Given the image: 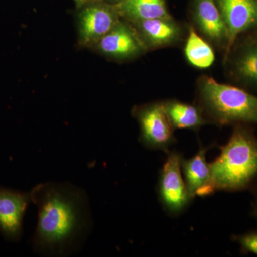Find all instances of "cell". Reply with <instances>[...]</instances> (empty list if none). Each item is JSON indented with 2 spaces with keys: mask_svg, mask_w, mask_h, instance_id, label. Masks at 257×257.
Instances as JSON below:
<instances>
[{
  "mask_svg": "<svg viewBox=\"0 0 257 257\" xmlns=\"http://www.w3.org/2000/svg\"><path fill=\"white\" fill-rule=\"evenodd\" d=\"M37 208L34 248L39 255L67 256L78 251L92 227L87 192L69 182H47L31 191Z\"/></svg>",
  "mask_w": 257,
  "mask_h": 257,
  "instance_id": "1",
  "label": "cell"
},
{
  "mask_svg": "<svg viewBox=\"0 0 257 257\" xmlns=\"http://www.w3.org/2000/svg\"><path fill=\"white\" fill-rule=\"evenodd\" d=\"M220 154L209 163L213 192H239L257 182V139L251 130L238 124Z\"/></svg>",
  "mask_w": 257,
  "mask_h": 257,
  "instance_id": "2",
  "label": "cell"
},
{
  "mask_svg": "<svg viewBox=\"0 0 257 257\" xmlns=\"http://www.w3.org/2000/svg\"><path fill=\"white\" fill-rule=\"evenodd\" d=\"M199 104L208 122L219 126L257 124V96L212 77H203L199 81Z\"/></svg>",
  "mask_w": 257,
  "mask_h": 257,
  "instance_id": "3",
  "label": "cell"
},
{
  "mask_svg": "<svg viewBox=\"0 0 257 257\" xmlns=\"http://www.w3.org/2000/svg\"><path fill=\"white\" fill-rule=\"evenodd\" d=\"M167 155L159 175L157 196L165 212L172 217H177L187 210L194 199L189 194L182 175V155L170 150Z\"/></svg>",
  "mask_w": 257,
  "mask_h": 257,
  "instance_id": "4",
  "label": "cell"
},
{
  "mask_svg": "<svg viewBox=\"0 0 257 257\" xmlns=\"http://www.w3.org/2000/svg\"><path fill=\"white\" fill-rule=\"evenodd\" d=\"M134 116L140 125V141L151 150L167 153L176 142L174 130L162 102H155L135 108Z\"/></svg>",
  "mask_w": 257,
  "mask_h": 257,
  "instance_id": "5",
  "label": "cell"
},
{
  "mask_svg": "<svg viewBox=\"0 0 257 257\" xmlns=\"http://www.w3.org/2000/svg\"><path fill=\"white\" fill-rule=\"evenodd\" d=\"M215 1L228 31L226 58L240 34L257 28V0Z\"/></svg>",
  "mask_w": 257,
  "mask_h": 257,
  "instance_id": "6",
  "label": "cell"
},
{
  "mask_svg": "<svg viewBox=\"0 0 257 257\" xmlns=\"http://www.w3.org/2000/svg\"><path fill=\"white\" fill-rule=\"evenodd\" d=\"M116 8L92 5L84 8L79 16V42L86 47L97 42L119 22Z\"/></svg>",
  "mask_w": 257,
  "mask_h": 257,
  "instance_id": "7",
  "label": "cell"
},
{
  "mask_svg": "<svg viewBox=\"0 0 257 257\" xmlns=\"http://www.w3.org/2000/svg\"><path fill=\"white\" fill-rule=\"evenodd\" d=\"M96 46L103 55L118 60L136 57L143 53L147 47L138 32L120 21L97 42Z\"/></svg>",
  "mask_w": 257,
  "mask_h": 257,
  "instance_id": "8",
  "label": "cell"
},
{
  "mask_svg": "<svg viewBox=\"0 0 257 257\" xmlns=\"http://www.w3.org/2000/svg\"><path fill=\"white\" fill-rule=\"evenodd\" d=\"M32 202L31 192L0 189V230L10 239H18L23 231L25 211Z\"/></svg>",
  "mask_w": 257,
  "mask_h": 257,
  "instance_id": "9",
  "label": "cell"
},
{
  "mask_svg": "<svg viewBox=\"0 0 257 257\" xmlns=\"http://www.w3.org/2000/svg\"><path fill=\"white\" fill-rule=\"evenodd\" d=\"M211 147L199 146L192 158L182 157L181 168L184 182L191 197H204L214 194L211 186V170L207 162V154Z\"/></svg>",
  "mask_w": 257,
  "mask_h": 257,
  "instance_id": "10",
  "label": "cell"
},
{
  "mask_svg": "<svg viewBox=\"0 0 257 257\" xmlns=\"http://www.w3.org/2000/svg\"><path fill=\"white\" fill-rule=\"evenodd\" d=\"M194 23L209 41L226 49L228 31L215 0H194Z\"/></svg>",
  "mask_w": 257,
  "mask_h": 257,
  "instance_id": "11",
  "label": "cell"
},
{
  "mask_svg": "<svg viewBox=\"0 0 257 257\" xmlns=\"http://www.w3.org/2000/svg\"><path fill=\"white\" fill-rule=\"evenodd\" d=\"M145 46L157 48L175 43L182 30L172 18H155L133 23Z\"/></svg>",
  "mask_w": 257,
  "mask_h": 257,
  "instance_id": "12",
  "label": "cell"
},
{
  "mask_svg": "<svg viewBox=\"0 0 257 257\" xmlns=\"http://www.w3.org/2000/svg\"><path fill=\"white\" fill-rule=\"evenodd\" d=\"M170 124L174 128L197 131L203 125L207 124L202 109L199 106L170 100L162 102Z\"/></svg>",
  "mask_w": 257,
  "mask_h": 257,
  "instance_id": "13",
  "label": "cell"
},
{
  "mask_svg": "<svg viewBox=\"0 0 257 257\" xmlns=\"http://www.w3.org/2000/svg\"><path fill=\"white\" fill-rule=\"evenodd\" d=\"M119 15L133 23L155 18H172L165 0H121L116 7Z\"/></svg>",
  "mask_w": 257,
  "mask_h": 257,
  "instance_id": "14",
  "label": "cell"
},
{
  "mask_svg": "<svg viewBox=\"0 0 257 257\" xmlns=\"http://www.w3.org/2000/svg\"><path fill=\"white\" fill-rule=\"evenodd\" d=\"M186 58L194 67L206 69L211 67L215 60L212 47L194 30L189 28V35L184 47Z\"/></svg>",
  "mask_w": 257,
  "mask_h": 257,
  "instance_id": "15",
  "label": "cell"
},
{
  "mask_svg": "<svg viewBox=\"0 0 257 257\" xmlns=\"http://www.w3.org/2000/svg\"><path fill=\"white\" fill-rule=\"evenodd\" d=\"M236 78L243 84L257 89V41L243 46L233 63Z\"/></svg>",
  "mask_w": 257,
  "mask_h": 257,
  "instance_id": "16",
  "label": "cell"
},
{
  "mask_svg": "<svg viewBox=\"0 0 257 257\" xmlns=\"http://www.w3.org/2000/svg\"><path fill=\"white\" fill-rule=\"evenodd\" d=\"M234 237L235 241L239 243L243 250L257 255V231H250Z\"/></svg>",
  "mask_w": 257,
  "mask_h": 257,
  "instance_id": "17",
  "label": "cell"
},
{
  "mask_svg": "<svg viewBox=\"0 0 257 257\" xmlns=\"http://www.w3.org/2000/svg\"><path fill=\"white\" fill-rule=\"evenodd\" d=\"M89 1H90V0H74L77 8H82V6H84V5L87 4L88 2Z\"/></svg>",
  "mask_w": 257,
  "mask_h": 257,
  "instance_id": "18",
  "label": "cell"
},
{
  "mask_svg": "<svg viewBox=\"0 0 257 257\" xmlns=\"http://www.w3.org/2000/svg\"><path fill=\"white\" fill-rule=\"evenodd\" d=\"M255 213H256V215L257 216V202L256 204V207H255Z\"/></svg>",
  "mask_w": 257,
  "mask_h": 257,
  "instance_id": "19",
  "label": "cell"
},
{
  "mask_svg": "<svg viewBox=\"0 0 257 257\" xmlns=\"http://www.w3.org/2000/svg\"><path fill=\"white\" fill-rule=\"evenodd\" d=\"M119 1H121V0H119Z\"/></svg>",
  "mask_w": 257,
  "mask_h": 257,
  "instance_id": "20",
  "label": "cell"
},
{
  "mask_svg": "<svg viewBox=\"0 0 257 257\" xmlns=\"http://www.w3.org/2000/svg\"><path fill=\"white\" fill-rule=\"evenodd\" d=\"M256 41H257V39H256Z\"/></svg>",
  "mask_w": 257,
  "mask_h": 257,
  "instance_id": "21",
  "label": "cell"
}]
</instances>
